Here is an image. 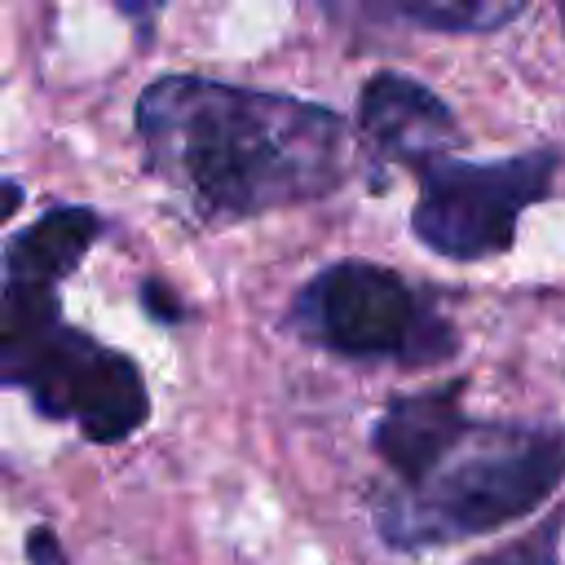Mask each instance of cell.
<instances>
[{"mask_svg":"<svg viewBox=\"0 0 565 565\" xmlns=\"http://www.w3.org/2000/svg\"><path fill=\"white\" fill-rule=\"evenodd\" d=\"M146 305H150L154 313L163 309V322H177V318H181V305L168 296V287H159V278H150V282H146Z\"/></svg>","mask_w":565,"mask_h":565,"instance_id":"8fae6325","label":"cell"},{"mask_svg":"<svg viewBox=\"0 0 565 565\" xmlns=\"http://www.w3.org/2000/svg\"><path fill=\"white\" fill-rule=\"evenodd\" d=\"M18 207H22V185H18V181H9V177H0V225H4Z\"/></svg>","mask_w":565,"mask_h":565,"instance_id":"7c38bea8","label":"cell"},{"mask_svg":"<svg viewBox=\"0 0 565 565\" xmlns=\"http://www.w3.org/2000/svg\"><path fill=\"white\" fill-rule=\"evenodd\" d=\"M468 565H561V516L525 530L521 539H512Z\"/></svg>","mask_w":565,"mask_h":565,"instance_id":"9c48e42d","label":"cell"},{"mask_svg":"<svg viewBox=\"0 0 565 565\" xmlns=\"http://www.w3.org/2000/svg\"><path fill=\"white\" fill-rule=\"evenodd\" d=\"M463 428H468L463 384H441V388L393 402L380 415V424L371 428V446L388 463L393 486H402V481L419 477Z\"/></svg>","mask_w":565,"mask_h":565,"instance_id":"52a82bcc","label":"cell"},{"mask_svg":"<svg viewBox=\"0 0 565 565\" xmlns=\"http://www.w3.org/2000/svg\"><path fill=\"white\" fill-rule=\"evenodd\" d=\"M375 13L428 26V31H494L521 13V4H490V0H397L380 4Z\"/></svg>","mask_w":565,"mask_h":565,"instance_id":"ba28073f","label":"cell"},{"mask_svg":"<svg viewBox=\"0 0 565 565\" xmlns=\"http://www.w3.org/2000/svg\"><path fill=\"white\" fill-rule=\"evenodd\" d=\"M106 221L66 203L35 216L0 269V384L22 388L40 415L75 424L88 441L132 437L150 415L141 366L62 318V278L88 256Z\"/></svg>","mask_w":565,"mask_h":565,"instance_id":"7a4b0ae2","label":"cell"},{"mask_svg":"<svg viewBox=\"0 0 565 565\" xmlns=\"http://www.w3.org/2000/svg\"><path fill=\"white\" fill-rule=\"evenodd\" d=\"M552 150H525L494 163L437 159L419 172L411 230L428 252L450 260L499 256L512 247L521 212L552 190Z\"/></svg>","mask_w":565,"mask_h":565,"instance_id":"5b68a950","label":"cell"},{"mask_svg":"<svg viewBox=\"0 0 565 565\" xmlns=\"http://www.w3.org/2000/svg\"><path fill=\"white\" fill-rule=\"evenodd\" d=\"M561 18H565V9H561Z\"/></svg>","mask_w":565,"mask_h":565,"instance_id":"4fadbf2b","label":"cell"},{"mask_svg":"<svg viewBox=\"0 0 565 565\" xmlns=\"http://www.w3.org/2000/svg\"><path fill=\"white\" fill-rule=\"evenodd\" d=\"M565 481V433L556 424L468 419V428L411 481L375 503L393 547L459 543L530 516Z\"/></svg>","mask_w":565,"mask_h":565,"instance_id":"3957f363","label":"cell"},{"mask_svg":"<svg viewBox=\"0 0 565 565\" xmlns=\"http://www.w3.org/2000/svg\"><path fill=\"white\" fill-rule=\"evenodd\" d=\"M358 124L375 172H384L388 163H411L424 172L428 163L441 159V150L459 146V124L450 106L433 88L397 71H380L362 84Z\"/></svg>","mask_w":565,"mask_h":565,"instance_id":"8992f818","label":"cell"},{"mask_svg":"<svg viewBox=\"0 0 565 565\" xmlns=\"http://www.w3.org/2000/svg\"><path fill=\"white\" fill-rule=\"evenodd\" d=\"M291 318L300 335L358 362L433 366L459 344L428 291L371 260H335L313 274L296 296Z\"/></svg>","mask_w":565,"mask_h":565,"instance_id":"277c9868","label":"cell"},{"mask_svg":"<svg viewBox=\"0 0 565 565\" xmlns=\"http://www.w3.org/2000/svg\"><path fill=\"white\" fill-rule=\"evenodd\" d=\"M137 137L150 172L212 216L313 203L349 163L335 110L203 75H159L137 97Z\"/></svg>","mask_w":565,"mask_h":565,"instance_id":"6da1fadb","label":"cell"},{"mask_svg":"<svg viewBox=\"0 0 565 565\" xmlns=\"http://www.w3.org/2000/svg\"><path fill=\"white\" fill-rule=\"evenodd\" d=\"M26 556H31V565H66L62 543H57L53 530H44V525L26 534Z\"/></svg>","mask_w":565,"mask_h":565,"instance_id":"30bf717a","label":"cell"}]
</instances>
